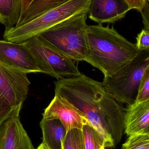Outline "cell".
<instances>
[{
    "label": "cell",
    "mask_w": 149,
    "mask_h": 149,
    "mask_svg": "<svg viewBox=\"0 0 149 149\" xmlns=\"http://www.w3.org/2000/svg\"><path fill=\"white\" fill-rule=\"evenodd\" d=\"M55 95L66 99L96 130L105 148H113L124 132V108L106 91L102 82L81 74L54 82Z\"/></svg>",
    "instance_id": "obj_1"
},
{
    "label": "cell",
    "mask_w": 149,
    "mask_h": 149,
    "mask_svg": "<svg viewBox=\"0 0 149 149\" xmlns=\"http://www.w3.org/2000/svg\"><path fill=\"white\" fill-rule=\"evenodd\" d=\"M88 52L85 62L110 76L138 53L135 44L119 34L113 27L102 24L87 26Z\"/></svg>",
    "instance_id": "obj_2"
},
{
    "label": "cell",
    "mask_w": 149,
    "mask_h": 149,
    "mask_svg": "<svg viewBox=\"0 0 149 149\" xmlns=\"http://www.w3.org/2000/svg\"><path fill=\"white\" fill-rule=\"evenodd\" d=\"M87 12L79 13L38 36L52 48L76 62L85 61L88 52Z\"/></svg>",
    "instance_id": "obj_3"
},
{
    "label": "cell",
    "mask_w": 149,
    "mask_h": 149,
    "mask_svg": "<svg viewBox=\"0 0 149 149\" xmlns=\"http://www.w3.org/2000/svg\"><path fill=\"white\" fill-rule=\"evenodd\" d=\"M91 0H70L17 27L5 29L6 41L20 43L38 36L44 31L79 13L89 11Z\"/></svg>",
    "instance_id": "obj_4"
},
{
    "label": "cell",
    "mask_w": 149,
    "mask_h": 149,
    "mask_svg": "<svg viewBox=\"0 0 149 149\" xmlns=\"http://www.w3.org/2000/svg\"><path fill=\"white\" fill-rule=\"evenodd\" d=\"M149 70V49L139 50L127 64L110 76L104 77L106 91L119 104L130 105L135 101L140 81Z\"/></svg>",
    "instance_id": "obj_5"
},
{
    "label": "cell",
    "mask_w": 149,
    "mask_h": 149,
    "mask_svg": "<svg viewBox=\"0 0 149 149\" xmlns=\"http://www.w3.org/2000/svg\"><path fill=\"white\" fill-rule=\"evenodd\" d=\"M27 74L0 62V124L19 116L30 85Z\"/></svg>",
    "instance_id": "obj_6"
},
{
    "label": "cell",
    "mask_w": 149,
    "mask_h": 149,
    "mask_svg": "<svg viewBox=\"0 0 149 149\" xmlns=\"http://www.w3.org/2000/svg\"><path fill=\"white\" fill-rule=\"evenodd\" d=\"M22 43L35 58L41 72L57 80L81 74L75 61L52 48L38 36Z\"/></svg>",
    "instance_id": "obj_7"
},
{
    "label": "cell",
    "mask_w": 149,
    "mask_h": 149,
    "mask_svg": "<svg viewBox=\"0 0 149 149\" xmlns=\"http://www.w3.org/2000/svg\"><path fill=\"white\" fill-rule=\"evenodd\" d=\"M0 62L27 74L41 72L35 58L23 43L0 40Z\"/></svg>",
    "instance_id": "obj_8"
},
{
    "label": "cell",
    "mask_w": 149,
    "mask_h": 149,
    "mask_svg": "<svg viewBox=\"0 0 149 149\" xmlns=\"http://www.w3.org/2000/svg\"><path fill=\"white\" fill-rule=\"evenodd\" d=\"M43 116L45 119L59 120L67 132L74 129L82 130L85 124L89 123L81 112L59 95H55Z\"/></svg>",
    "instance_id": "obj_9"
},
{
    "label": "cell",
    "mask_w": 149,
    "mask_h": 149,
    "mask_svg": "<svg viewBox=\"0 0 149 149\" xmlns=\"http://www.w3.org/2000/svg\"><path fill=\"white\" fill-rule=\"evenodd\" d=\"M131 10L125 0H91L88 13L91 20L102 24L124 18Z\"/></svg>",
    "instance_id": "obj_10"
},
{
    "label": "cell",
    "mask_w": 149,
    "mask_h": 149,
    "mask_svg": "<svg viewBox=\"0 0 149 149\" xmlns=\"http://www.w3.org/2000/svg\"><path fill=\"white\" fill-rule=\"evenodd\" d=\"M0 149H35L19 116L0 124Z\"/></svg>",
    "instance_id": "obj_11"
},
{
    "label": "cell",
    "mask_w": 149,
    "mask_h": 149,
    "mask_svg": "<svg viewBox=\"0 0 149 149\" xmlns=\"http://www.w3.org/2000/svg\"><path fill=\"white\" fill-rule=\"evenodd\" d=\"M123 124L127 136L149 135V100L127 105L124 108Z\"/></svg>",
    "instance_id": "obj_12"
},
{
    "label": "cell",
    "mask_w": 149,
    "mask_h": 149,
    "mask_svg": "<svg viewBox=\"0 0 149 149\" xmlns=\"http://www.w3.org/2000/svg\"><path fill=\"white\" fill-rule=\"evenodd\" d=\"M43 133V143L48 149H62L66 132L58 119L43 118L39 123Z\"/></svg>",
    "instance_id": "obj_13"
},
{
    "label": "cell",
    "mask_w": 149,
    "mask_h": 149,
    "mask_svg": "<svg viewBox=\"0 0 149 149\" xmlns=\"http://www.w3.org/2000/svg\"><path fill=\"white\" fill-rule=\"evenodd\" d=\"M22 0H0V23L5 29L15 27L21 15Z\"/></svg>",
    "instance_id": "obj_14"
},
{
    "label": "cell",
    "mask_w": 149,
    "mask_h": 149,
    "mask_svg": "<svg viewBox=\"0 0 149 149\" xmlns=\"http://www.w3.org/2000/svg\"><path fill=\"white\" fill-rule=\"evenodd\" d=\"M70 0H34L23 15L19 18L16 27L22 25L43 13Z\"/></svg>",
    "instance_id": "obj_15"
},
{
    "label": "cell",
    "mask_w": 149,
    "mask_h": 149,
    "mask_svg": "<svg viewBox=\"0 0 149 149\" xmlns=\"http://www.w3.org/2000/svg\"><path fill=\"white\" fill-rule=\"evenodd\" d=\"M62 149H85L82 130L74 129L66 133Z\"/></svg>",
    "instance_id": "obj_16"
},
{
    "label": "cell",
    "mask_w": 149,
    "mask_h": 149,
    "mask_svg": "<svg viewBox=\"0 0 149 149\" xmlns=\"http://www.w3.org/2000/svg\"><path fill=\"white\" fill-rule=\"evenodd\" d=\"M82 130L85 149H99L104 146L100 136L89 123L85 124Z\"/></svg>",
    "instance_id": "obj_17"
},
{
    "label": "cell",
    "mask_w": 149,
    "mask_h": 149,
    "mask_svg": "<svg viewBox=\"0 0 149 149\" xmlns=\"http://www.w3.org/2000/svg\"><path fill=\"white\" fill-rule=\"evenodd\" d=\"M122 149H149V135L135 134L129 136Z\"/></svg>",
    "instance_id": "obj_18"
},
{
    "label": "cell",
    "mask_w": 149,
    "mask_h": 149,
    "mask_svg": "<svg viewBox=\"0 0 149 149\" xmlns=\"http://www.w3.org/2000/svg\"><path fill=\"white\" fill-rule=\"evenodd\" d=\"M148 100H149V70L146 71L140 81L135 102Z\"/></svg>",
    "instance_id": "obj_19"
},
{
    "label": "cell",
    "mask_w": 149,
    "mask_h": 149,
    "mask_svg": "<svg viewBox=\"0 0 149 149\" xmlns=\"http://www.w3.org/2000/svg\"><path fill=\"white\" fill-rule=\"evenodd\" d=\"M136 46L138 50L149 49V31L142 29L136 38Z\"/></svg>",
    "instance_id": "obj_20"
},
{
    "label": "cell",
    "mask_w": 149,
    "mask_h": 149,
    "mask_svg": "<svg viewBox=\"0 0 149 149\" xmlns=\"http://www.w3.org/2000/svg\"><path fill=\"white\" fill-rule=\"evenodd\" d=\"M130 9H136L141 13L142 10L148 3L149 0H125Z\"/></svg>",
    "instance_id": "obj_21"
},
{
    "label": "cell",
    "mask_w": 149,
    "mask_h": 149,
    "mask_svg": "<svg viewBox=\"0 0 149 149\" xmlns=\"http://www.w3.org/2000/svg\"><path fill=\"white\" fill-rule=\"evenodd\" d=\"M141 13L142 16L144 29L149 31L148 3L146 4V6Z\"/></svg>",
    "instance_id": "obj_22"
},
{
    "label": "cell",
    "mask_w": 149,
    "mask_h": 149,
    "mask_svg": "<svg viewBox=\"0 0 149 149\" xmlns=\"http://www.w3.org/2000/svg\"><path fill=\"white\" fill-rule=\"evenodd\" d=\"M34 0H22V9H21L20 17L24 14L29 6L30 5L31 3Z\"/></svg>",
    "instance_id": "obj_23"
},
{
    "label": "cell",
    "mask_w": 149,
    "mask_h": 149,
    "mask_svg": "<svg viewBox=\"0 0 149 149\" xmlns=\"http://www.w3.org/2000/svg\"><path fill=\"white\" fill-rule=\"evenodd\" d=\"M36 149H48V148L45 146V145L43 143H42L40 144L38 147Z\"/></svg>",
    "instance_id": "obj_24"
},
{
    "label": "cell",
    "mask_w": 149,
    "mask_h": 149,
    "mask_svg": "<svg viewBox=\"0 0 149 149\" xmlns=\"http://www.w3.org/2000/svg\"><path fill=\"white\" fill-rule=\"evenodd\" d=\"M99 149H105V147L104 146H102Z\"/></svg>",
    "instance_id": "obj_25"
},
{
    "label": "cell",
    "mask_w": 149,
    "mask_h": 149,
    "mask_svg": "<svg viewBox=\"0 0 149 149\" xmlns=\"http://www.w3.org/2000/svg\"></svg>",
    "instance_id": "obj_26"
}]
</instances>
